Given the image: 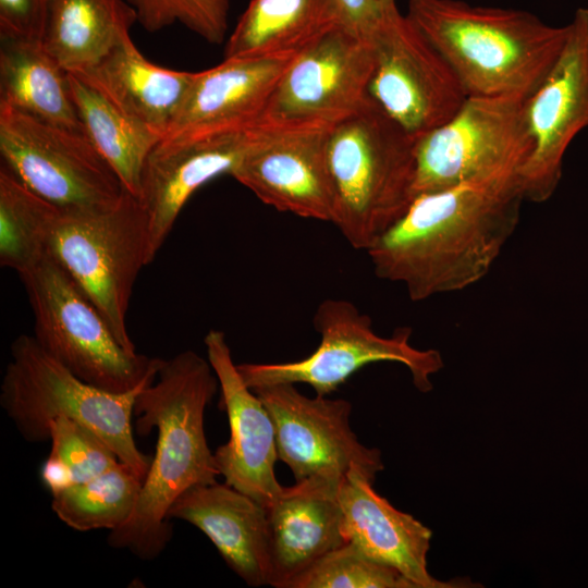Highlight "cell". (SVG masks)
<instances>
[{"label": "cell", "mask_w": 588, "mask_h": 588, "mask_svg": "<svg viewBox=\"0 0 588 588\" xmlns=\"http://www.w3.org/2000/svg\"><path fill=\"white\" fill-rule=\"evenodd\" d=\"M376 477L353 466L339 488L343 534L367 558L392 566L417 588L468 587L469 583L441 581L427 568L432 531L413 515L395 509L378 494Z\"/></svg>", "instance_id": "ac0fdd59"}, {"label": "cell", "mask_w": 588, "mask_h": 588, "mask_svg": "<svg viewBox=\"0 0 588 588\" xmlns=\"http://www.w3.org/2000/svg\"><path fill=\"white\" fill-rule=\"evenodd\" d=\"M336 25L329 0H252L223 59L295 56Z\"/></svg>", "instance_id": "cb8c5ba5"}, {"label": "cell", "mask_w": 588, "mask_h": 588, "mask_svg": "<svg viewBox=\"0 0 588 588\" xmlns=\"http://www.w3.org/2000/svg\"><path fill=\"white\" fill-rule=\"evenodd\" d=\"M338 26L369 39L384 12L380 0H329Z\"/></svg>", "instance_id": "d6a6232c"}, {"label": "cell", "mask_w": 588, "mask_h": 588, "mask_svg": "<svg viewBox=\"0 0 588 588\" xmlns=\"http://www.w3.org/2000/svg\"><path fill=\"white\" fill-rule=\"evenodd\" d=\"M0 155L33 192L63 211L110 208L125 187L86 135L0 105Z\"/></svg>", "instance_id": "9c48e42d"}, {"label": "cell", "mask_w": 588, "mask_h": 588, "mask_svg": "<svg viewBox=\"0 0 588 588\" xmlns=\"http://www.w3.org/2000/svg\"><path fill=\"white\" fill-rule=\"evenodd\" d=\"M49 254L100 311L119 342L136 353L126 324L128 305L140 270L155 259L139 198L125 189L107 209L61 210Z\"/></svg>", "instance_id": "52a82bcc"}, {"label": "cell", "mask_w": 588, "mask_h": 588, "mask_svg": "<svg viewBox=\"0 0 588 588\" xmlns=\"http://www.w3.org/2000/svg\"><path fill=\"white\" fill-rule=\"evenodd\" d=\"M69 76L85 135L124 187L138 197L144 163L161 136L124 114L81 76L70 72Z\"/></svg>", "instance_id": "484cf974"}, {"label": "cell", "mask_w": 588, "mask_h": 588, "mask_svg": "<svg viewBox=\"0 0 588 588\" xmlns=\"http://www.w3.org/2000/svg\"><path fill=\"white\" fill-rule=\"evenodd\" d=\"M415 146L416 139L372 98L330 126L332 223L352 247L369 249L411 205Z\"/></svg>", "instance_id": "277c9868"}, {"label": "cell", "mask_w": 588, "mask_h": 588, "mask_svg": "<svg viewBox=\"0 0 588 588\" xmlns=\"http://www.w3.org/2000/svg\"><path fill=\"white\" fill-rule=\"evenodd\" d=\"M380 3L383 9V12H390L397 9L395 4V0H380Z\"/></svg>", "instance_id": "836d02e7"}, {"label": "cell", "mask_w": 588, "mask_h": 588, "mask_svg": "<svg viewBox=\"0 0 588 588\" xmlns=\"http://www.w3.org/2000/svg\"><path fill=\"white\" fill-rule=\"evenodd\" d=\"M370 42L368 94L411 137L441 126L466 101L451 65L397 9L384 12Z\"/></svg>", "instance_id": "8fae6325"}, {"label": "cell", "mask_w": 588, "mask_h": 588, "mask_svg": "<svg viewBox=\"0 0 588 588\" xmlns=\"http://www.w3.org/2000/svg\"><path fill=\"white\" fill-rule=\"evenodd\" d=\"M314 327L320 343L303 359L237 364L245 383L250 389L274 383H305L317 395L327 396L360 368L378 362H394L409 370L420 392H428L432 389L430 377L443 368L437 350H420L411 344L409 328H399L390 336H382L375 331L371 318L346 299L322 301L315 311Z\"/></svg>", "instance_id": "ba28073f"}, {"label": "cell", "mask_w": 588, "mask_h": 588, "mask_svg": "<svg viewBox=\"0 0 588 588\" xmlns=\"http://www.w3.org/2000/svg\"><path fill=\"white\" fill-rule=\"evenodd\" d=\"M406 16L437 48L467 96L527 99L547 77L567 36L515 9L462 0H409Z\"/></svg>", "instance_id": "3957f363"}, {"label": "cell", "mask_w": 588, "mask_h": 588, "mask_svg": "<svg viewBox=\"0 0 588 588\" xmlns=\"http://www.w3.org/2000/svg\"><path fill=\"white\" fill-rule=\"evenodd\" d=\"M144 477L119 462L87 481L52 494L51 509L76 531L118 529L131 519Z\"/></svg>", "instance_id": "83f0119b"}, {"label": "cell", "mask_w": 588, "mask_h": 588, "mask_svg": "<svg viewBox=\"0 0 588 588\" xmlns=\"http://www.w3.org/2000/svg\"><path fill=\"white\" fill-rule=\"evenodd\" d=\"M566 25L558 60L525 102L532 149L519 176L527 201L540 204L552 197L566 150L588 127V9H577Z\"/></svg>", "instance_id": "4fadbf2b"}, {"label": "cell", "mask_w": 588, "mask_h": 588, "mask_svg": "<svg viewBox=\"0 0 588 588\" xmlns=\"http://www.w3.org/2000/svg\"><path fill=\"white\" fill-rule=\"evenodd\" d=\"M272 122L267 118L237 127L176 132L157 142L144 163L138 196L154 258L191 196L217 176L231 174Z\"/></svg>", "instance_id": "9a60e30c"}, {"label": "cell", "mask_w": 588, "mask_h": 588, "mask_svg": "<svg viewBox=\"0 0 588 588\" xmlns=\"http://www.w3.org/2000/svg\"><path fill=\"white\" fill-rule=\"evenodd\" d=\"M525 98L468 96L444 124L416 140L414 198L470 180L520 172L532 139Z\"/></svg>", "instance_id": "30bf717a"}, {"label": "cell", "mask_w": 588, "mask_h": 588, "mask_svg": "<svg viewBox=\"0 0 588 588\" xmlns=\"http://www.w3.org/2000/svg\"><path fill=\"white\" fill-rule=\"evenodd\" d=\"M330 126L273 121L230 175L278 211L332 223L334 194L327 154Z\"/></svg>", "instance_id": "2e32d148"}, {"label": "cell", "mask_w": 588, "mask_h": 588, "mask_svg": "<svg viewBox=\"0 0 588 588\" xmlns=\"http://www.w3.org/2000/svg\"><path fill=\"white\" fill-rule=\"evenodd\" d=\"M0 38V105L85 135L69 72L41 40Z\"/></svg>", "instance_id": "603a6c76"}, {"label": "cell", "mask_w": 588, "mask_h": 588, "mask_svg": "<svg viewBox=\"0 0 588 588\" xmlns=\"http://www.w3.org/2000/svg\"><path fill=\"white\" fill-rule=\"evenodd\" d=\"M136 22L125 0H51L41 42L68 72L83 73Z\"/></svg>", "instance_id": "d4e9b609"}, {"label": "cell", "mask_w": 588, "mask_h": 588, "mask_svg": "<svg viewBox=\"0 0 588 588\" xmlns=\"http://www.w3.org/2000/svg\"><path fill=\"white\" fill-rule=\"evenodd\" d=\"M120 111L164 136L177 115L195 72L174 71L148 61L130 32L89 70L74 73Z\"/></svg>", "instance_id": "7402d4cb"}, {"label": "cell", "mask_w": 588, "mask_h": 588, "mask_svg": "<svg viewBox=\"0 0 588 588\" xmlns=\"http://www.w3.org/2000/svg\"><path fill=\"white\" fill-rule=\"evenodd\" d=\"M204 344L219 381L220 406L226 413L230 427L229 441L213 453L216 467L226 485L266 507L283 490L274 474L279 457L273 420L243 380L225 333L211 329Z\"/></svg>", "instance_id": "e0dca14e"}, {"label": "cell", "mask_w": 588, "mask_h": 588, "mask_svg": "<svg viewBox=\"0 0 588 588\" xmlns=\"http://www.w3.org/2000/svg\"><path fill=\"white\" fill-rule=\"evenodd\" d=\"M295 56L230 58L195 72L167 134L237 127L265 120L272 95Z\"/></svg>", "instance_id": "ffe728a7"}, {"label": "cell", "mask_w": 588, "mask_h": 588, "mask_svg": "<svg viewBox=\"0 0 588 588\" xmlns=\"http://www.w3.org/2000/svg\"><path fill=\"white\" fill-rule=\"evenodd\" d=\"M274 424L278 457L295 481L341 482L353 466L375 476L383 469L380 450L362 444L350 425L352 404L328 395L308 397L294 383L252 388Z\"/></svg>", "instance_id": "7c38bea8"}, {"label": "cell", "mask_w": 588, "mask_h": 588, "mask_svg": "<svg viewBox=\"0 0 588 588\" xmlns=\"http://www.w3.org/2000/svg\"><path fill=\"white\" fill-rule=\"evenodd\" d=\"M525 200L516 171L420 194L366 253L414 302L458 292L490 272Z\"/></svg>", "instance_id": "6da1fadb"}, {"label": "cell", "mask_w": 588, "mask_h": 588, "mask_svg": "<svg viewBox=\"0 0 588 588\" xmlns=\"http://www.w3.org/2000/svg\"><path fill=\"white\" fill-rule=\"evenodd\" d=\"M19 277L33 310L34 338L76 377L112 393L132 391L156 378L162 359L127 351L50 254Z\"/></svg>", "instance_id": "8992f818"}, {"label": "cell", "mask_w": 588, "mask_h": 588, "mask_svg": "<svg viewBox=\"0 0 588 588\" xmlns=\"http://www.w3.org/2000/svg\"><path fill=\"white\" fill-rule=\"evenodd\" d=\"M372 68L370 38L336 25L295 56L266 117L283 124L332 125L368 101Z\"/></svg>", "instance_id": "5bb4252c"}, {"label": "cell", "mask_w": 588, "mask_h": 588, "mask_svg": "<svg viewBox=\"0 0 588 588\" xmlns=\"http://www.w3.org/2000/svg\"><path fill=\"white\" fill-rule=\"evenodd\" d=\"M51 0H0V37L41 40Z\"/></svg>", "instance_id": "1f68e13d"}, {"label": "cell", "mask_w": 588, "mask_h": 588, "mask_svg": "<svg viewBox=\"0 0 588 588\" xmlns=\"http://www.w3.org/2000/svg\"><path fill=\"white\" fill-rule=\"evenodd\" d=\"M168 517L198 528L248 586L268 585L267 512L259 502L215 480L184 491Z\"/></svg>", "instance_id": "44dd1931"}, {"label": "cell", "mask_w": 588, "mask_h": 588, "mask_svg": "<svg viewBox=\"0 0 588 588\" xmlns=\"http://www.w3.org/2000/svg\"><path fill=\"white\" fill-rule=\"evenodd\" d=\"M50 453L40 479L51 495L87 481L121 462L115 452L90 428L66 417L50 422Z\"/></svg>", "instance_id": "f1b7e54d"}, {"label": "cell", "mask_w": 588, "mask_h": 588, "mask_svg": "<svg viewBox=\"0 0 588 588\" xmlns=\"http://www.w3.org/2000/svg\"><path fill=\"white\" fill-rule=\"evenodd\" d=\"M219 388L208 360L192 350L162 359L157 376L134 403L135 432L157 429L156 451L131 519L107 538L110 547L136 558H158L172 537L168 517L188 488L219 476L205 433V412Z\"/></svg>", "instance_id": "7a4b0ae2"}, {"label": "cell", "mask_w": 588, "mask_h": 588, "mask_svg": "<svg viewBox=\"0 0 588 588\" xmlns=\"http://www.w3.org/2000/svg\"><path fill=\"white\" fill-rule=\"evenodd\" d=\"M289 588H417L396 568L376 562L350 542L329 552Z\"/></svg>", "instance_id": "f546056e"}, {"label": "cell", "mask_w": 588, "mask_h": 588, "mask_svg": "<svg viewBox=\"0 0 588 588\" xmlns=\"http://www.w3.org/2000/svg\"><path fill=\"white\" fill-rule=\"evenodd\" d=\"M341 482L295 481L266 506L269 586L289 588L318 560L347 542L338 498Z\"/></svg>", "instance_id": "d6986e66"}, {"label": "cell", "mask_w": 588, "mask_h": 588, "mask_svg": "<svg viewBox=\"0 0 588 588\" xmlns=\"http://www.w3.org/2000/svg\"><path fill=\"white\" fill-rule=\"evenodd\" d=\"M137 23L156 33L181 23L210 44H221L228 30L229 0H125Z\"/></svg>", "instance_id": "4dcf8cb0"}, {"label": "cell", "mask_w": 588, "mask_h": 588, "mask_svg": "<svg viewBox=\"0 0 588 588\" xmlns=\"http://www.w3.org/2000/svg\"><path fill=\"white\" fill-rule=\"evenodd\" d=\"M61 212L9 169H0V265L17 274L49 254V242Z\"/></svg>", "instance_id": "4316f807"}, {"label": "cell", "mask_w": 588, "mask_h": 588, "mask_svg": "<svg viewBox=\"0 0 588 588\" xmlns=\"http://www.w3.org/2000/svg\"><path fill=\"white\" fill-rule=\"evenodd\" d=\"M10 354L0 405L25 441L49 440L50 422L66 417L94 430L121 462L146 475L150 460L136 446L133 417L136 396L150 382L125 393L96 388L49 355L34 335L16 336Z\"/></svg>", "instance_id": "5b68a950"}]
</instances>
